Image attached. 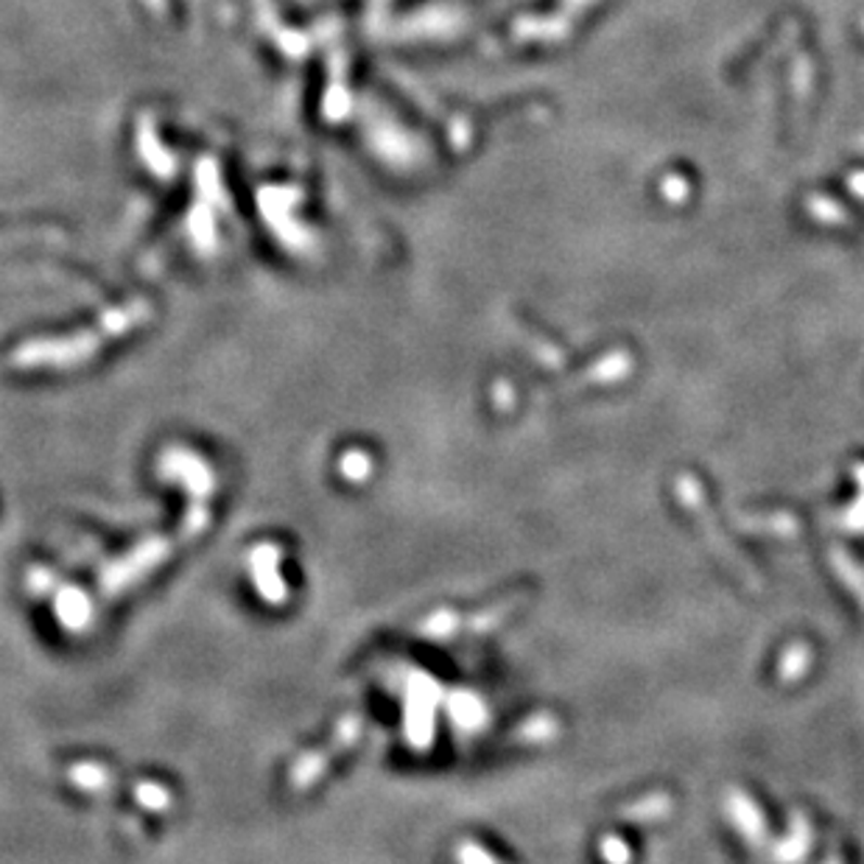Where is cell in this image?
<instances>
[{"instance_id": "1", "label": "cell", "mask_w": 864, "mask_h": 864, "mask_svg": "<svg viewBox=\"0 0 864 864\" xmlns=\"http://www.w3.org/2000/svg\"><path fill=\"white\" fill-rule=\"evenodd\" d=\"M207 524H210V510L205 506V501L196 499L191 510H188L185 518H182L177 532L168 534V538L143 540L134 552H129L127 557L115 559L113 566L104 568V573H101V585H104V591L120 593L127 591L129 585H138L140 579L146 577L149 571H154V568L163 566V563L171 557L173 549H180V545L191 543L193 538H199V534L207 529Z\"/></svg>"}, {"instance_id": "7", "label": "cell", "mask_w": 864, "mask_h": 864, "mask_svg": "<svg viewBox=\"0 0 864 864\" xmlns=\"http://www.w3.org/2000/svg\"><path fill=\"white\" fill-rule=\"evenodd\" d=\"M373 473V462H370V456H364V453H347L345 460H341V476L350 481H364L366 476Z\"/></svg>"}, {"instance_id": "6", "label": "cell", "mask_w": 864, "mask_h": 864, "mask_svg": "<svg viewBox=\"0 0 864 864\" xmlns=\"http://www.w3.org/2000/svg\"><path fill=\"white\" fill-rule=\"evenodd\" d=\"M70 778H74L76 786L87 791H104L113 786V775L99 764H76L70 770Z\"/></svg>"}, {"instance_id": "2", "label": "cell", "mask_w": 864, "mask_h": 864, "mask_svg": "<svg viewBox=\"0 0 864 864\" xmlns=\"http://www.w3.org/2000/svg\"><path fill=\"white\" fill-rule=\"evenodd\" d=\"M361 736V719L359 717H345L339 722V727L333 731L331 742L325 747H320L317 752H308L306 758H299L294 764L292 775H288V784H292L294 791H302L308 786H313L320 781L322 772L336 761L345 750H350Z\"/></svg>"}, {"instance_id": "9", "label": "cell", "mask_w": 864, "mask_h": 864, "mask_svg": "<svg viewBox=\"0 0 864 864\" xmlns=\"http://www.w3.org/2000/svg\"><path fill=\"white\" fill-rule=\"evenodd\" d=\"M28 588H31L34 593H48L51 588H54V573L34 568V571L28 573Z\"/></svg>"}, {"instance_id": "5", "label": "cell", "mask_w": 864, "mask_h": 864, "mask_svg": "<svg viewBox=\"0 0 864 864\" xmlns=\"http://www.w3.org/2000/svg\"><path fill=\"white\" fill-rule=\"evenodd\" d=\"M56 612H60L62 624L70 627V630H81L90 619V605L79 591H65L56 598Z\"/></svg>"}, {"instance_id": "4", "label": "cell", "mask_w": 864, "mask_h": 864, "mask_svg": "<svg viewBox=\"0 0 864 864\" xmlns=\"http://www.w3.org/2000/svg\"><path fill=\"white\" fill-rule=\"evenodd\" d=\"M163 476H168V479L173 481H182L185 490L193 492V499L199 501H205V495H210L216 487L210 467L196 462L193 456H188V453H177V465H163Z\"/></svg>"}, {"instance_id": "3", "label": "cell", "mask_w": 864, "mask_h": 864, "mask_svg": "<svg viewBox=\"0 0 864 864\" xmlns=\"http://www.w3.org/2000/svg\"><path fill=\"white\" fill-rule=\"evenodd\" d=\"M280 549L278 545H258L253 552V557H249V568H253V579L255 585H258L260 596H263V602H269V605H283L288 596L286 591V582L280 579Z\"/></svg>"}, {"instance_id": "8", "label": "cell", "mask_w": 864, "mask_h": 864, "mask_svg": "<svg viewBox=\"0 0 864 864\" xmlns=\"http://www.w3.org/2000/svg\"><path fill=\"white\" fill-rule=\"evenodd\" d=\"M138 795L140 800L154 811H163L171 805V795H168V789H163L160 784H140Z\"/></svg>"}]
</instances>
